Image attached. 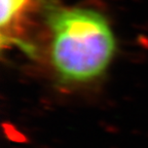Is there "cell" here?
<instances>
[{"instance_id": "cell-1", "label": "cell", "mask_w": 148, "mask_h": 148, "mask_svg": "<svg viewBox=\"0 0 148 148\" xmlns=\"http://www.w3.org/2000/svg\"><path fill=\"white\" fill-rule=\"evenodd\" d=\"M51 59L63 80L83 82L106 70L115 51V39L101 13L79 7H51Z\"/></svg>"}, {"instance_id": "cell-2", "label": "cell", "mask_w": 148, "mask_h": 148, "mask_svg": "<svg viewBox=\"0 0 148 148\" xmlns=\"http://www.w3.org/2000/svg\"><path fill=\"white\" fill-rule=\"evenodd\" d=\"M28 0H1L0 11V24L1 27L9 24L25 7Z\"/></svg>"}]
</instances>
